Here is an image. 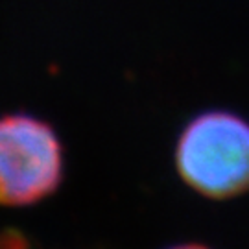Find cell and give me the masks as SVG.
Instances as JSON below:
<instances>
[{
    "label": "cell",
    "instance_id": "cell-3",
    "mask_svg": "<svg viewBox=\"0 0 249 249\" xmlns=\"http://www.w3.org/2000/svg\"><path fill=\"white\" fill-rule=\"evenodd\" d=\"M170 249H207L205 246H199V244H185V246H176V248Z\"/></svg>",
    "mask_w": 249,
    "mask_h": 249
},
{
    "label": "cell",
    "instance_id": "cell-1",
    "mask_svg": "<svg viewBox=\"0 0 249 249\" xmlns=\"http://www.w3.org/2000/svg\"><path fill=\"white\" fill-rule=\"evenodd\" d=\"M181 179L205 197L227 199L249 190V122L231 111L192 118L176 144Z\"/></svg>",
    "mask_w": 249,
    "mask_h": 249
},
{
    "label": "cell",
    "instance_id": "cell-2",
    "mask_svg": "<svg viewBox=\"0 0 249 249\" xmlns=\"http://www.w3.org/2000/svg\"><path fill=\"white\" fill-rule=\"evenodd\" d=\"M63 146L48 122L26 113L0 116V205L26 207L63 181Z\"/></svg>",
    "mask_w": 249,
    "mask_h": 249
}]
</instances>
